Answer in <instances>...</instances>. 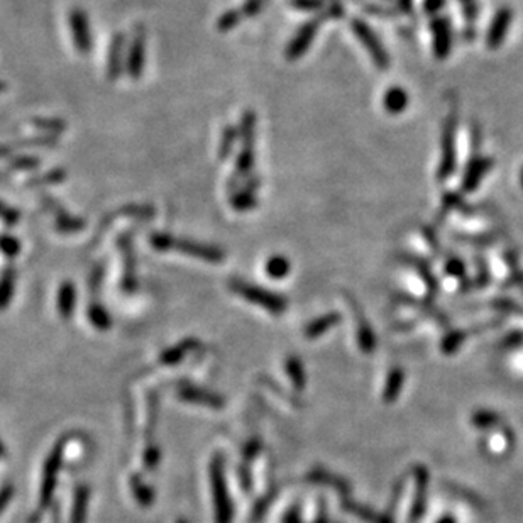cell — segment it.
Instances as JSON below:
<instances>
[{
    "mask_svg": "<svg viewBox=\"0 0 523 523\" xmlns=\"http://www.w3.org/2000/svg\"><path fill=\"white\" fill-rule=\"evenodd\" d=\"M90 315H92V319L95 320V322H100V324H107L109 322L107 314H105V312L100 309V307H95V309H92Z\"/></svg>",
    "mask_w": 523,
    "mask_h": 523,
    "instance_id": "cell-27",
    "label": "cell"
},
{
    "mask_svg": "<svg viewBox=\"0 0 523 523\" xmlns=\"http://www.w3.org/2000/svg\"><path fill=\"white\" fill-rule=\"evenodd\" d=\"M266 0H248L243 7L234 9V11H229L224 14L217 23V29L222 31V33H227V31H232L236 28L241 21L248 19V17L256 16L259 11H261L263 6H265Z\"/></svg>",
    "mask_w": 523,
    "mask_h": 523,
    "instance_id": "cell-11",
    "label": "cell"
},
{
    "mask_svg": "<svg viewBox=\"0 0 523 523\" xmlns=\"http://www.w3.org/2000/svg\"><path fill=\"white\" fill-rule=\"evenodd\" d=\"M231 288L234 290L237 295L244 297L246 300L256 303V305H261L268 309L270 312H275V314H280L285 309V300L280 298L275 293L266 292V290L254 287V285H249L248 281L243 280H232L231 281Z\"/></svg>",
    "mask_w": 523,
    "mask_h": 523,
    "instance_id": "cell-2",
    "label": "cell"
},
{
    "mask_svg": "<svg viewBox=\"0 0 523 523\" xmlns=\"http://www.w3.org/2000/svg\"><path fill=\"white\" fill-rule=\"evenodd\" d=\"M491 166H493V161H491L490 158H474V160L469 163L468 170H466L463 180V190L464 192L476 190L479 182H481L483 177L490 171Z\"/></svg>",
    "mask_w": 523,
    "mask_h": 523,
    "instance_id": "cell-15",
    "label": "cell"
},
{
    "mask_svg": "<svg viewBox=\"0 0 523 523\" xmlns=\"http://www.w3.org/2000/svg\"><path fill=\"white\" fill-rule=\"evenodd\" d=\"M33 126H36L38 129H45L46 134L55 136H58L67 129V124L63 121H58V119H34Z\"/></svg>",
    "mask_w": 523,
    "mask_h": 523,
    "instance_id": "cell-22",
    "label": "cell"
},
{
    "mask_svg": "<svg viewBox=\"0 0 523 523\" xmlns=\"http://www.w3.org/2000/svg\"><path fill=\"white\" fill-rule=\"evenodd\" d=\"M41 166V161L34 156H21L9 165V170L14 171H33Z\"/></svg>",
    "mask_w": 523,
    "mask_h": 523,
    "instance_id": "cell-23",
    "label": "cell"
},
{
    "mask_svg": "<svg viewBox=\"0 0 523 523\" xmlns=\"http://www.w3.org/2000/svg\"><path fill=\"white\" fill-rule=\"evenodd\" d=\"M65 178H67V173H65V171L61 168H56V170L48 171V173H45V175H38V177H33L28 183H26V187H28V188H38V187H46V185H56V183L63 182Z\"/></svg>",
    "mask_w": 523,
    "mask_h": 523,
    "instance_id": "cell-17",
    "label": "cell"
},
{
    "mask_svg": "<svg viewBox=\"0 0 523 523\" xmlns=\"http://www.w3.org/2000/svg\"><path fill=\"white\" fill-rule=\"evenodd\" d=\"M322 6V0H295V7L305 9V11H312Z\"/></svg>",
    "mask_w": 523,
    "mask_h": 523,
    "instance_id": "cell-26",
    "label": "cell"
},
{
    "mask_svg": "<svg viewBox=\"0 0 523 523\" xmlns=\"http://www.w3.org/2000/svg\"><path fill=\"white\" fill-rule=\"evenodd\" d=\"M266 273L273 278H283L290 273V263L283 256H273L266 261Z\"/></svg>",
    "mask_w": 523,
    "mask_h": 523,
    "instance_id": "cell-18",
    "label": "cell"
},
{
    "mask_svg": "<svg viewBox=\"0 0 523 523\" xmlns=\"http://www.w3.org/2000/svg\"><path fill=\"white\" fill-rule=\"evenodd\" d=\"M512 17L513 16L510 9H501V11H498V14L495 16L486 36V45L490 50H498V48L503 45L505 36H507L510 29V23H512Z\"/></svg>",
    "mask_w": 523,
    "mask_h": 523,
    "instance_id": "cell-12",
    "label": "cell"
},
{
    "mask_svg": "<svg viewBox=\"0 0 523 523\" xmlns=\"http://www.w3.org/2000/svg\"><path fill=\"white\" fill-rule=\"evenodd\" d=\"M14 281H16L14 268H9L6 273H4L2 280H0V305H6L9 298H11L12 290H14Z\"/></svg>",
    "mask_w": 523,
    "mask_h": 523,
    "instance_id": "cell-21",
    "label": "cell"
},
{
    "mask_svg": "<svg viewBox=\"0 0 523 523\" xmlns=\"http://www.w3.org/2000/svg\"><path fill=\"white\" fill-rule=\"evenodd\" d=\"M456 107L447 117L446 124H444V136H442V158L441 166H439V180H447L454 173L456 168Z\"/></svg>",
    "mask_w": 523,
    "mask_h": 523,
    "instance_id": "cell-3",
    "label": "cell"
},
{
    "mask_svg": "<svg viewBox=\"0 0 523 523\" xmlns=\"http://www.w3.org/2000/svg\"><path fill=\"white\" fill-rule=\"evenodd\" d=\"M237 129L232 126H227L224 129L222 139H221V148H219V160H226V158L232 153V148H234L236 138H237Z\"/></svg>",
    "mask_w": 523,
    "mask_h": 523,
    "instance_id": "cell-20",
    "label": "cell"
},
{
    "mask_svg": "<svg viewBox=\"0 0 523 523\" xmlns=\"http://www.w3.org/2000/svg\"><path fill=\"white\" fill-rule=\"evenodd\" d=\"M70 31H72L73 45L78 55L87 56L92 51V33L89 17L82 9H73L70 12Z\"/></svg>",
    "mask_w": 523,
    "mask_h": 523,
    "instance_id": "cell-6",
    "label": "cell"
},
{
    "mask_svg": "<svg viewBox=\"0 0 523 523\" xmlns=\"http://www.w3.org/2000/svg\"><path fill=\"white\" fill-rule=\"evenodd\" d=\"M0 249H2L9 258H14L16 254L21 251V244L16 237L0 236Z\"/></svg>",
    "mask_w": 523,
    "mask_h": 523,
    "instance_id": "cell-24",
    "label": "cell"
},
{
    "mask_svg": "<svg viewBox=\"0 0 523 523\" xmlns=\"http://www.w3.org/2000/svg\"><path fill=\"white\" fill-rule=\"evenodd\" d=\"M320 21H322V17H319V19H314V21H309V23H307L300 31H298L297 36L292 39V43H290L288 48H287V58L290 61H295V60L302 58V56L305 55L312 43H314L315 34H317V31H319Z\"/></svg>",
    "mask_w": 523,
    "mask_h": 523,
    "instance_id": "cell-10",
    "label": "cell"
},
{
    "mask_svg": "<svg viewBox=\"0 0 523 523\" xmlns=\"http://www.w3.org/2000/svg\"><path fill=\"white\" fill-rule=\"evenodd\" d=\"M383 104H385L386 112H390V114L403 112L407 109V104H408L407 92L403 89H400V87H393V89H390L388 92H386Z\"/></svg>",
    "mask_w": 523,
    "mask_h": 523,
    "instance_id": "cell-16",
    "label": "cell"
},
{
    "mask_svg": "<svg viewBox=\"0 0 523 523\" xmlns=\"http://www.w3.org/2000/svg\"><path fill=\"white\" fill-rule=\"evenodd\" d=\"M58 305H60V312L63 315L72 314L73 305H75V288L72 283H65L63 287H61L60 297H58Z\"/></svg>",
    "mask_w": 523,
    "mask_h": 523,
    "instance_id": "cell-19",
    "label": "cell"
},
{
    "mask_svg": "<svg viewBox=\"0 0 523 523\" xmlns=\"http://www.w3.org/2000/svg\"><path fill=\"white\" fill-rule=\"evenodd\" d=\"M144 63H146V29L138 26L131 39V45L127 48L126 70L133 80H139L143 75Z\"/></svg>",
    "mask_w": 523,
    "mask_h": 523,
    "instance_id": "cell-4",
    "label": "cell"
},
{
    "mask_svg": "<svg viewBox=\"0 0 523 523\" xmlns=\"http://www.w3.org/2000/svg\"><path fill=\"white\" fill-rule=\"evenodd\" d=\"M43 204L55 215V227L61 234H75V232H80L85 229V221L83 219L73 217V215L65 212L63 207L56 204V200L51 199V197H43Z\"/></svg>",
    "mask_w": 523,
    "mask_h": 523,
    "instance_id": "cell-8",
    "label": "cell"
},
{
    "mask_svg": "<svg viewBox=\"0 0 523 523\" xmlns=\"http://www.w3.org/2000/svg\"><path fill=\"white\" fill-rule=\"evenodd\" d=\"M520 180H522V187H523V170H522V177H520Z\"/></svg>",
    "mask_w": 523,
    "mask_h": 523,
    "instance_id": "cell-29",
    "label": "cell"
},
{
    "mask_svg": "<svg viewBox=\"0 0 523 523\" xmlns=\"http://www.w3.org/2000/svg\"><path fill=\"white\" fill-rule=\"evenodd\" d=\"M434 33V51L439 60H446L449 56L452 38H451V26L447 19H435L432 23Z\"/></svg>",
    "mask_w": 523,
    "mask_h": 523,
    "instance_id": "cell-14",
    "label": "cell"
},
{
    "mask_svg": "<svg viewBox=\"0 0 523 523\" xmlns=\"http://www.w3.org/2000/svg\"><path fill=\"white\" fill-rule=\"evenodd\" d=\"M149 241H151L153 248L158 251H178V253L188 254L192 258L204 259L207 263H222L226 259V253L221 248L200 244L197 241L183 239V237L166 234V232H156Z\"/></svg>",
    "mask_w": 523,
    "mask_h": 523,
    "instance_id": "cell-1",
    "label": "cell"
},
{
    "mask_svg": "<svg viewBox=\"0 0 523 523\" xmlns=\"http://www.w3.org/2000/svg\"><path fill=\"white\" fill-rule=\"evenodd\" d=\"M259 178L256 175H251L243 182V185L239 187V190H236L231 195V205L232 209L237 210V212H248V210H253L254 207L258 205V197L256 192L259 188Z\"/></svg>",
    "mask_w": 523,
    "mask_h": 523,
    "instance_id": "cell-9",
    "label": "cell"
},
{
    "mask_svg": "<svg viewBox=\"0 0 523 523\" xmlns=\"http://www.w3.org/2000/svg\"><path fill=\"white\" fill-rule=\"evenodd\" d=\"M121 217H134V219H143V221H148V219L155 217V207H151V205H124V207H121V209H117L116 212L109 214L107 217H104V221L100 222L99 231H97L95 237L92 239V244H94V243L99 244L100 239H102L104 232L107 231V229L111 227L112 224Z\"/></svg>",
    "mask_w": 523,
    "mask_h": 523,
    "instance_id": "cell-7",
    "label": "cell"
},
{
    "mask_svg": "<svg viewBox=\"0 0 523 523\" xmlns=\"http://www.w3.org/2000/svg\"><path fill=\"white\" fill-rule=\"evenodd\" d=\"M442 6L444 0H427V2H425V11L430 14V12H437Z\"/></svg>",
    "mask_w": 523,
    "mask_h": 523,
    "instance_id": "cell-28",
    "label": "cell"
},
{
    "mask_svg": "<svg viewBox=\"0 0 523 523\" xmlns=\"http://www.w3.org/2000/svg\"><path fill=\"white\" fill-rule=\"evenodd\" d=\"M126 53V36L124 34H116L109 48V60H107V77L109 80H117L119 75L122 73V63H124Z\"/></svg>",
    "mask_w": 523,
    "mask_h": 523,
    "instance_id": "cell-13",
    "label": "cell"
},
{
    "mask_svg": "<svg viewBox=\"0 0 523 523\" xmlns=\"http://www.w3.org/2000/svg\"><path fill=\"white\" fill-rule=\"evenodd\" d=\"M353 31L356 33V36H358L359 41L363 43V46L369 51V56H371L373 61H375L376 67L380 70L388 68L390 58H388V55H386L383 45L380 43V39H378L376 34L373 33V29L369 28L366 23H363V21L356 19L353 23Z\"/></svg>",
    "mask_w": 523,
    "mask_h": 523,
    "instance_id": "cell-5",
    "label": "cell"
},
{
    "mask_svg": "<svg viewBox=\"0 0 523 523\" xmlns=\"http://www.w3.org/2000/svg\"><path fill=\"white\" fill-rule=\"evenodd\" d=\"M0 219L6 224H9V226H12V224H17V221H19V212H16L14 209H9V207L0 204Z\"/></svg>",
    "mask_w": 523,
    "mask_h": 523,
    "instance_id": "cell-25",
    "label": "cell"
}]
</instances>
